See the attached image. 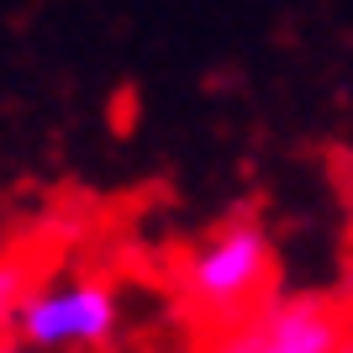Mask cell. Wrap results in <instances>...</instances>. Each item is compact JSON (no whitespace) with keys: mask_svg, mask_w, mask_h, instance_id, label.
Returning <instances> with one entry per match:
<instances>
[{"mask_svg":"<svg viewBox=\"0 0 353 353\" xmlns=\"http://www.w3.org/2000/svg\"><path fill=\"white\" fill-rule=\"evenodd\" d=\"M269 274H274L269 237L259 232V227H248V221H232V227H221L216 237H206V243L190 253L185 290H190V301L206 311V316L237 327L264 306L259 295H264Z\"/></svg>","mask_w":353,"mask_h":353,"instance_id":"6da1fadb","label":"cell"},{"mask_svg":"<svg viewBox=\"0 0 353 353\" xmlns=\"http://www.w3.org/2000/svg\"><path fill=\"white\" fill-rule=\"evenodd\" d=\"M21 343L32 348H69V343H105L117 332V295L95 280L79 285H53V290H37L21 306Z\"/></svg>","mask_w":353,"mask_h":353,"instance_id":"7a4b0ae2","label":"cell"},{"mask_svg":"<svg viewBox=\"0 0 353 353\" xmlns=\"http://www.w3.org/2000/svg\"><path fill=\"white\" fill-rule=\"evenodd\" d=\"M243 327H248L253 353H353L348 311L327 295L264 301Z\"/></svg>","mask_w":353,"mask_h":353,"instance_id":"3957f363","label":"cell"},{"mask_svg":"<svg viewBox=\"0 0 353 353\" xmlns=\"http://www.w3.org/2000/svg\"><path fill=\"white\" fill-rule=\"evenodd\" d=\"M37 274H43L37 253H6L0 259V343H11V327H21V306L43 290Z\"/></svg>","mask_w":353,"mask_h":353,"instance_id":"277c9868","label":"cell"},{"mask_svg":"<svg viewBox=\"0 0 353 353\" xmlns=\"http://www.w3.org/2000/svg\"><path fill=\"white\" fill-rule=\"evenodd\" d=\"M0 353H32V343H0Z\"/></svg>","mask_w":353,"mask_h":353,"instance_id":"5b68a950","label":"cell"},{"mask_svg":"<svg viewBox=\"0 0 353 353\" xmlns=\"http://www.w3.org/2000/svg\"><path fill=\"white\" fill-rule=\"evenodd\" d=\"M348 206H353V179H348Z\"/></svg>","mask_w":353,"mask_h":353,"instance_id":"8992f818","label":"cell"}]
</instances>
